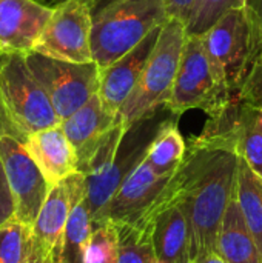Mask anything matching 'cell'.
<instances>
[{"mask_svg": "<svg viewBox=\"0 0 262 263\" xmlns=\"http://www.w3.org/2000/svg\"><path fill=\"white\" fill-rule=\"evenodd\" d=\"M62 123L22 54L0 52V133L19 140Z\"/></svg>", "mask_w": 262, "mask_h": 263, "instance_id": "1", "label": "cell"}, {"mask_svg": "<svg viewBox=\"0 0 262 263\" xmlns=\"http://www.w3.org/2000/svg\"><path fill=\"white\" fill-rule=\"evenodd\" d=\"M201 37L230 94L238 100L252 71L262 60L261 18L247 3L230 9Z\"/></svg>", "mask_w": 262, "mask_h": 263, "instance_id": "2", "label": "cell"}, {"mask_svg": "<svg viewBox=\"0 0 262 263\" xmlns=\"http://www.w3.org/2000/svg\"><path fill=\"white\" fill-rule=\"evenodd\" d=\"M167 20L165 0L114 2L93 15V60L100 69L110 66Z\"/></svg>", "mask_w": 262, "mask_h": 263, "instance_id": "3", "label": "cell"}, {"mask_svg": "<svg viewBox=\"0 0 262 263\" xmlns=\"http://www.w3.org/2000/svg\"><path fill=\"white\" fill-rule=\"evenodd\" d=\"M236 100L224 76L213 63L201 35H187L168 111L182 116L190 109L204 111L208 119H219Z\"/></svg>", "mask_w": 262, "mask_h": 263, "instance_id": "4", "label": "cell"}, {"mask_svg": "<svg viewBox=\"0 0 262 263\" xmlns=\"http://www.w3.org/2000/svg\"><path fill=\"white\" fill-rule=\"evenodd\" d=\"M185 40V23L168 18L136 88L119 111L125 128L167 105L179 71Z\"/></svg>", "mask_w": 262, "mask_h": 263, "instance_id": "5", "label": "cell"}, {"mask_svg": "<svg viewBox=\"0 0 262 263\" xmlns=\"http://www.w3.org/2000/svg\"><path fill=\"white\" fill-rule=\"evenodd\" d=\"M173 116L176 114L162 106L150 116L137 120L134 125L125 129L111 166L97 177H85L86 200L93 217V228L103 223L105 211L119 186L144 162L154 137Z\"/></svg>", "mask_w": 262, "mask_h": 263, "instance_id": "6", "label": "cell"}, {"mask_svg": "<svg viewBox=\"0 0 262 263\" xmlns=\"http://www.w3.org/2000/svg\"><path fill=\"white\" fill-rule=\"evenodd\" d=\"M25 57L29 69L46 91L60 120L68 119L99 92L100 68L96 62L73 63L36 51Z\"/></svg>", "mask_w": 262, "mask_h": 263, "instance_id": "7", "label": "cell"}, {"mask_svg": "<svg viewBox=\"0 0 262 263\" xmlns=\"http://www.w3.org/2000/svg\"><path fill=\"white\" fill-rule=\"evenodd\" d=\"M91 29L93 14L90 5L82 0H62L54 6L53 15L34 51L73 63L94 62Z\"/></svg>", "mask_w": 262, "mask_h": 263, "instance_id": "8", "label": "cell"}, {"mask_svg": "<svg viewBox=\"0 0 262 263\" xmlns=\"http://www.w3.org/2000/svg\"><path fill=\"white\" fill-rule=\"evenodd\" d=\"M0 160L15 206V219L32 227L51 190L22 140L0 133Z\"/></svg>", "mask_w": 262, "mask_h": 263, "instance_id": "9", "label": "cell"}, {"mask_svg": "<svg viewBox=\"0 0 262 263\" xmlns=\"http://www.w3.org/2000/svg\"><path fill=\"white\" fill-rule=\"evenodd\" d=\"M86 197V179L80 171L73 173L51 186L32 225L34 239L60 260L63 233L73 208Z\"/></svg>", "mask_w": 262, "mask_h": 263, "instance_id": "10", "label": "cell"}, {"mask_svg": "<svg viewBox=\"0 0 262 263\" xmlns=\"http://www.w3.org/2000/svg\"><path fill=\"white\" fill-rule=\"evenodd\" d=\"M53 11L37 0H0V52H32Z\"/></svg>", "mask_w": 262, "mask_h": 263, "instance_id": "11", "label": "cell"}, {"mask_svg": "<svg viewBox=\"0 0 262 263\" xmlns=\"http://www.w3.org/2000/svg\"><path fill=\"white\" fill-rule=\"evenodd\" d=\"M119 120V114L110 111L103 105L99 92L94 94L74 114L62 120L60 126L76 151L77 168L80 173L86 168L102 142Z\"/></svg>", "mask_w": 262, "mask_h": 263, "instance_id": "12", "label": "cell"}, {"mask_svg": "<svg viewBox=\"0 0 262 263\" xmlns=\"http://www.w3.org/2000/svg\"><path fill=\"white\" fill-rule=\"evenodd\" d=\"M171 176L173 174H158L144 159V162L122 182L117 193L111 199L105 211L103 223L111 222L116 225H133L137 222L167 186Z\"/></svg>", "mask_w": 262, "mask_h": 263, "instance_id": "13", "label": "cell"}, {"mask_svg": "<svg viewBox=\"0 0 262 263\" xmlns=\"http://www.w3.org/2000/svg\"><path fill=\"white\" fill-rule=\"evenodd\" d=\"M162 26L164 25L154 28L136 48L117 59L110 66L100 69L99 96L110 111L119 114L122 105L136 88L145 69V65L150 60V55L158 43Z\"/></svg>", "mask_w": 262, "mask_h": 263, "instance_id": "14", "label": "cell"}, {"mask_svg": "<svg viewBox=\"0 0 262 263\" xmlns=\"http://www.w3.org/2000/svg\"><path fill=\"white\" fill-rule=\"evenodd\" d=\"M23 145L49 186L79 171L76 151L60 125L28 136Z\"/></svg>", "mask_w": 262, "mask_h": 263, "instance_id": "15", "label": "cell"}, {"mask_svg": "<svg viewBox=\"0 0 262 263\" xmlns=\"http://www.w3.org/2000/svg\"><path fill=\"white\" fill-rule=\"evenodd\" d=\"M154 254L164 263H191V239L187 217L179 205L162 211L153 225Z\"/></svg>", "mask_w": 262, "mask_h": 263, "instance_id": "16", "label": "cell"}, {"mask_svg": "<svg viewBox=\"0 0 262 263\" xmlns=\"http://www.w3.org/2000/svg\"><path fill=\"white\" fill-rule=\"evenodd\" d=\"M216 254L227 263H262L255 239L242 216L236 191L227 206L218 233Z\"/></svg>", "mask_w": 262, "mask_h": 263, "instance_id": "17", "label": "cell"}, {"mask_svg": "<svg viewBox=\"0 0 262 263\" xmlns=\"http://www.w3.org/2000/svg\"><path fill=\"white\" fill-rule=\"evenodd\" d=\"M236 151L249 166L262 177V109L241 97L229 108Z\"/></svg>", "mask_w": 262, "mask_h": 263, "instance_id": "18", "label": "cell"}, {"mask_svg": "<svg viewBox=\"0 0 262 263\" xmlns=\"http://www.w3.org/2000/svg\"><path fill=\"white\" fill-rule=\"evenodd\" d=\"M236 197L246 223L255 239L262 262V177L239 157Z\"/></svg>", "mask_w": 262, "mask_h": 263, "instance_id": "19", "label": "cell"}, {"mask_svg": "<svg viewBox=\"0 0 262 263\" xmlns=\"http://www.w3.org/2000/svg\"><path fill=\"white\" fill-rule=\"evenodd\" d=\"M179 117L181 116H173L167 120L154 137L145 157L150 166L161 176L173 174L182 163L187 153L185 140L178 129Z\"/></svg>", "mask_w": 262, "mask_h": 263, "instance_id": "20", "label": "cell"}, {"mask_svg": "<svg viewBox=\"0 0 262 263\" xmlns=\"http://www.w3.org/2000/svg\"><path fill=\"white\" fill-rule=\"evenodd\" d=\"M93 234V217L86 197L79 202L68 219L63 242L60 263H85L86 248Z\"/></svg>", "mask_w": 262, "mask_h": 263, "instance_id": "21", "label": "cell"}, {"mask_svg": "<svg viewBox=\"0 0 262 263\" xmlns=\"http://www.w3.org/2000/svg\"><path fill=\"white\" fill-rule=\"evenodd\" d=\"M117 230V263H151L156 257L151 236L139 233L133 225L119 223Z\"/></svg>", "mask_w": 262, "mask_h": 263, "instance_id": "22", "label": "cell"}, {"mask_svg": "<svg viewBox=\"0 0 262 263\" xmlns=\"http://www.w3.org/2000/svg\"><path fill=\"white\" fill-rule=\"evenodd\" d=\"M242 0H196L187 22V35H204L230 9L244 6Z\"/></svg>", "mask_w": 262, "mask_h": 263, "instance_id": "23", "label": "cell"}, {"mask_svg": "<svg viewBox=\"0 0 262 263\" xmlns=\"http://www.w3.org/2000/svg\"><path fill=\"white\" fill-rule=\"evenodd\" d=\"M32 240V227L15 217L0 227V263H23Z\"/></svg>", "mask_w": 262, "mask_h": 263, "instance_id": "24", "label": "cell"}, {"mask_svg": "<svg viewBox=\"0 0 262 263\" xmlns=\"http://www.w3.org/2000/svg\"><path fill=\"white\" fill-rule=\"evenodd\" d=\"M117 230L114 223L105 222L93 228L86 248L85 263H117Z\"/></svg>", "mask_w": 262, "mask_h": 263, "instance_id": "25", "label": "cell"}, {"mask_svg": "<svg viewBox=\"0 0 262 263\" xmlns=\"http://www.w3.org/2000/svg\"><path fill=\"white\" fill-rule=\"evenodd\" d=\"M15 216V206H14V199L11 194V188L8 185L5 170L0 160V227L14 219Z\"/></svg>", "mask_w": 262, "mask_h": 263, "instance_id": "26", "label": "cell"}, {"mask_svg": "<svg viewBox=\"0 0 262 263\" xmlns=\"http://www.w3.org/2000/svg\"><path fill=\"white\" fill-rule=\"evenodd\" d=\"M239 97L258 105L262 109V60L252 71V74H250L247 83L244 85Z\"/></svg>", "mask_w": 262, "mask_h": 263, "instance_id": "27", "label": "cell"}, {"mask_svg": "<svg viewBox=\"0 0 262 263\" xmlns=\"http://www.w3.org/2000/svg\"><path fill=\"white\" fill-rule=\"evenodd\" d=\"M23 263H60V260L56 254H53L43 245H40L32 236L29 250L26 253V257H25Z\"/></svg>", "mask_w": 262, "mask_h": 263, "instance_id": "28", "label": "cell"}, {"mask_svg": "<svg viewBox=\"0 0 262 263\" xmlns=\"http://www.w3.org/2000/svg\"><path fill=\"white\" fill-rule=\"evenodd\" d=\"M196 0H165V9L168 18H178L181 22H187Z\"/></svg>", "mask_w": 262, "mask_h": 263, "instance_id": "29", "label": "cell"}, {"mask_svg": "<svg viewBox=\"0 0 262 263\" xmlns=\"http://www.w3.org/2000/svg\"><path fill=\"white\" fill-rule=\"evenodd\" d=\"M114 2H117V0H93V5H91V14H93V15L99 14L102 9H105L107 6L113 5Z\"/></svg>", "mask_w": 262, "mask_h": 263, "instance_id": "30", "label": "cell"}, {"mask_svg": "<svg viewBox=\"0 0 262 263\" xmlns=\"http://www.w3.org/2000/svg\"><path fill=\"white\" fill-rule=\"evenodd\" d=\"M202 263H227L219 254H216V253H213V254H210V256H207L205 259H204V262Z\"/></svg>", "mask_w": 262, "mask_h": 263, "instance_id": "31", "label": "cell"}, {"mask_svg": "<svg viewBox=\"0 0 262 263\" xmlns=\"http://www.w3.org/2000/svg\"><path fill=\"white\" fill-rule=\"evenodd\" d=\"M249 5L256 11V14H258V17L261 18V23H262V0H252Z\"/></svg>", "mask_w": 262, "mask_h": 263, "instance_id": "32", "label": "cell"}, {"mask_svg": "<svg viewBox=\"0 0 262 263\" xmlns=\"http://www.w3.org/2000/svg\"><path fill=\"white\" fill-rule=\"evenodd\" d=\"M60 2H62V0H60ZM82 2L88 3V5H90V8H91V5H93V0H82Z\"/></svg>", "mask_w": 262, "mask_h": 263, "instance_id": "33", "label": "cell"}, {"mask_svg": "<svg viewBox=\"0 0 262 263\" xmlns=\"http://www.w3.org/2000/svg\"><path fill=\"white\" fill-rule=\"evenodd\" d=\"M242 2H244V3H246V5H247V3H250V2H252V0H242Z\"/></svg>", "mask_w": 262, "mask_h": 263, "instance_id": "34", "label": "cell"}]
</instances>
